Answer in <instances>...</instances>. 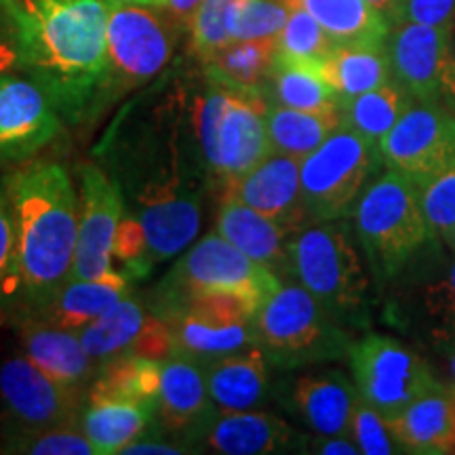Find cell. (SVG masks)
Segmentation results:
<instances>
[{
	"label": "cell",
	"instance_id": "1",
	"mask_svg": "<svg viewBox=\"0 0 455 455\" xmlns=\"http://www.w3.org/2000/svg\"><path fill=\"white\" fill-rule=\"evenodd\" d=\"M20 72L34 78L61 116L83 121L104 108L106 0H0Z\"/></svg>",
	"mask_w": 455,
	"mask_h": 455
},
{
	"label": "cell",
	"instance_id": "2",
	"mask_svg": "<svg viewBox=\"0 0 455 455\" xmlns=\"http://www.w3.org/2000/svg\"><path fill=\"white\" fill-rule=\"evenodd\" d=\"M17 230L20 301L36 312L70 281L78 241V195L60 163L28 161L4 178Z\"/></svg>",
	"mask_w": 455,
	"mask_h": 455
},
{
	"label": "cell",
	"instance_id": "3",
	"mask_svg": "<svg viewBox=\"0 0 455 455\" xmlns=\"http://www.w3.org/2000/svg\"><path fill=\"white\" fill-rule=\"evenodd\" d=\"M352 230L378 295L388 291L441 238L426 218L418 188L388 169L358 198Z\"/></svg>",
	"mask_w": 455,
	"mask_h": 455
},
{
	"label": "cell",
	"instance_id": "4",
	"mask_svg": "<svg viewBox=\"0 0 455 455\" xmlns=\"http://www.w3.org/2000/svg\"><path fill=\"white\" fill-rule=\"evenodd\" d=\"M289 278L315 295L346 329H369L373 281L361 258L355 230L344 220L321 221L293 232L287 244Z\"/></svg>",
	"mask_w": 455,
	"mask_h": 455
},
{
	"label": "cell",
	"instance_id": "5",
	"mask_svg": "<svg viewBox=\"0 0 455 455\" xmlns=\"http://www.w3.org/2000/svg\"><path fill=\"white\" fill-rule=\"evenodd\" d=\"M270 100L266 89H236L213 83L196 101L195 131L212 175L235 180L272 152Z\"/></svg>",
	"mask_w": 455,
	"mask_h": 455
},
{
	"label": "cell",
	"instance_id": "6",
	"mask_svg": "<svg viewBox=\"0 0 455 455\" xmlns=\"http://www.w3.org/2000/svg\"><path fill=\"white\" fill-rule=\"evenodd\" d=\"M281 284L283 278L276 272L258 264L215 232L188 249L164 276L152 298V312L167 318L186 299L198 295H232L258 315Z\"/></svg>",
	"mask_w": 455,
	"mask_h": 455
},
{
	"label": "cell",
	"instance_id": "7",
	"mask_svg": "<svg viewBox=\"0 0 455 455\" xmlns=\"http://www.w3.org/2000/svg\"><path fill=\"white\" fill-rule=\"evenodd\" d=\"M258 346L275 367L298 369L348 356L352 335L299 283L284 278L255 315Z\"/></svg>",
	"mask_w": 455,
	"mask_h": 455
},
{
	"label": "cell",
	"instance_id": "8",
	"mask_svg": "<svg viewBox=\"0 0 455 455\" xmlns=\"http://www.w3.org/2000/svg\"><path fill=\"white\" fill-rule=\"evenodd\" d=\"M379 298L384 321L419 350L455 344V253L443 238Z\"/></svg>",
	"mask_w": 455,
	"mask_h": 455
},
{
	"label": "cell",
	"instance_id": "9",
	"mask_svg": "<svg viewBox=\"0 0 455 455\" xmlns=\"http://www.w3.org/2000/svg\"><path fill=\"white\" fill-rule=\"evenodd\" d=\"M382 167L379 146L341 124L315 152L301 158V201L308 226L352 215Z\"/></svg>",
	"mask_w": 455,
	"mask_h": 455
},
{
	"label": "cell",
	"instance_id": "10",
	"mask_svg": "<svg viewBox=\"0 0 455 455\" xmlns=\"http://www.w3.org/2000/svg\"><path fill=\"white\" fill-rule=\"evenodd\" d=\"M106 84L104 104L138 89L163 72L178 41L180 24L152 4L106 0Z\"/></svg>",
	"mask_w": 455,
	"mask_h": 455
},
{
	"label": "cell",
	"instance_id": "11",
	"mask_svg": "<svg viewBox=\"0 0 455 455\" xmlns=\"http://www.w3.org/2000/svg\"><path fill=\"white\" fill-rule=\"evenodd\" d=\"M346 358L358 396L388 419L415 398L445 386L436 378L430 358L392 335L365 333L352 341Z\"/></svg>",
	"mask_w": 455,
	"mask_h": 455
},
{
	"label": "cell",
	"instance_id": "12",
	"mask_svg": "<svg viewBox=\"0 0 455 455\" xmlns=\"http://www.w3.org/2000/svg\"><path fill=\"white\" fill-rule=\"evenodd\" d=\"M83 395L55 384L24 352L0 363V435L76 422L83 415Z\"/></svg>",
	"mask_w": 455,
	"mask_h": 455
},
{
	"label": "cell",
	"instance_id": "13",
	"mask_svg": "<svg viewBox=\"0 0 455 455\" xmlns=\"http://www.w3.org/2000/svg\"><path fill=\"white\" fill-rule=\"evenodd\" d=\"M384 169L422 188L455 158V114L441 104H415L379 141Z\"/></svg>",
	"mask_w": 455,
	"mask_h": 455
},
{
	"label": "cell",
	"instance_id": "14",
	"mask_svg": "<svg viewBox=\"0 0 455 455\" xmlns=\"http://www.w3.org/2000/svg\"><path fill=\"white\" fill-rule=\"evenodd\" d=\"M123 215L121 184L98 164H83L78 190V241L70 281H91L116 275L112 243Z\"/></svg>",
	"mask_w": 455,
	"mask_h": 455
},
{
	"label": "cell",
	"instance_id": "15",
	"mask_svg": "<svg viewBox=\"0 0 455 455\" xmlns=\"http://www.w3.org/2000/svg\"><path fill=\"white\" fill-rule=\"evenodd\" d=\"M61 133V114L28 74H0V163L24 164Z\"/></svg>",
	"mask_w": 455,
	"mask_h": 455
},
{
	"label": "cell",
	"instance_id": "16",
	"mask_svg": "<svg viewBox=\"0 0 455 455\" xmlns=\"http://www.w3.org/2000/svg\"><path fill=\"white\" fill-rule=\"evenodd\" d=\"M180 156L173 150L171 167L150 180L138 195V213L144 224L152 264L173 259L186 251L201 230V204L181 178Z\"/></svg>",
	"mask_w": 455,
	"mask_h": 455
},
{
	"label": "cell",
	"instance_id": "17",
	"mask_svg": "<svg viewBox=\"0 0 455 455\" xmlns=\"http://www.w3.org/2000/svg\"><path fill=\"white\" fill-rule=\"evenodd\" d=\"M301 161L272 150L264 161L224 181L221 196L236 198L255 212L268 215L287 230L298 232L308 226L301 201Z\"/></svg>",
	"mask_w": 455,
	"mask_h": 455
},
{
	"label": "cell",
	"instance_id": "18",
	"mask_svg": "<svg viewBox=\"0 0 455 455\" xmlns=\"http://www.w3.org/2000/svg\"><path fill=\"white\" fill-rule=\"evenodd\" d=\"M20 312L15 329L21 352L61 388L87 398L95 378V361L84 352L78 333L53 325L36 312Z\"/></svg>",
	"mask_w": 455,
	"mask_h": 455
},
{
	"label": "cell",
	"instance_id": "19",
	"mask_svg": "<svg viewBox=\"0 0 455 455\" xmlns=\"http://www.w3.org/2000/svg\"><path fill=\"white\" fill-rule=\"evenodd\" d=\"M449 26L403 21L392 28L386 41L392 78L401 83L418 104H439Z\"/></svg>",
	"mask_w": 455,
	"mask_h": 455
},
{
	"label": "cell",
	"instance_id": "20",
	"mask_svg": "<svg viewBox=\"0 0 455 455\" xmlns=\"http://www.w3.org/2000/svg\"><path fill=\"white\" fill-rule=\"evenodd\" d=\"M155 415L169 435L184 441L203 439L204 428L215 415L203 363L184 355L164 358Z\"/></svg>",
	"mask_w": 455,
	"mask_h": 455
},
{
	"label": "cell",
	"instance_id": "21",
	"mask_svg": "<svg viewBox=\"0 0 455 455\" xmlns=\"http://www.w3.org/2000/svg\"><path fill=\"white\" fill-rule=\"evenodd\" d=\"M204 445L221 455H268L306 445L291 426L266 411H215L204 428Z\"/></svg>",
	"mask_w": 455,
	"mask_h": 455
},
{
	"label": "cell",
	"instance_id": "22",
	"mask_svg": "<svg viewBox=\"0 0 455 455\" xmlns=\"http://www.w3.org/2000/svg\"><path fill=\"white\" fill-rule=\"evenodd\" d=\"M215 232L258 264L276 272L283 281L289 278L287 244L293 232L268 215L255 212L236 198L221 196Z\"/></svg>",
	"mask_w": 455,
	"mask_h": 455
},
{
	"label": "cell",
	"instance_id": "23",
	"mask_svg": "<svg viewBox=\"0 0 455 455\" xmlns=\"http://www.w3.org/2000/svg\"><path fill=\"white\" fill-rule=\"evenodd\" d=\"M289 405L318 435H348L358 392L339 371L298 375L289 386Z\"/></svg>",
	"mask_w": 455,
	"mask_h": 455
},
{
	"label": "cell",
	"instance_id": "24",
	"mask_svg": "<svg viewBox=\"0 0 455 455\" xmlns=\"http://www.w3.org/2000/svg\"><path fill=\"white\" fill-rule=\"evenodd\" d=\"M388 422L405 453H455V403L447 386L415 398Z\"/></svg>",
	"mask_w": 455,
	"mask_h": 455
},
{
	"label": "cell",
	"instance_id": "25",
	"mask_svg": "<svg viewBox=\"0 0 455 455\" xmlns=\"http://www.w3.org/2000/svg\"><path fill=\"white\" fill-rule=\"evenodd\" d=\"M268 365V356L259 346L203 363L215 407L221 411H247L259 407L270 388Z\"/></svg>",
	"mask_w": 455,
	"mask_h": 455
},
{
	"label": "cell",
	"instance_id": "26",
	"mask_svg": "<svg viewBox=\"0 0 455 455\" xmlns=\"http://www.w3.org/2000/svg\"><path fill=\"white\" fill-rule=\"evenodd\" d=\"M167 323L173 333V355L190 356L198 363H209L232 352L258 346L253 321L181 312L167 318Z\"/></svg>",
	"mask_w": 455,
	"mask_h": 455
},
{
	"label": "cell",
	"instance_id": "27",
	"mask_svg": "<svg viewBox=\"0 0 455 455\" xmlns=\"http://www.w3.org/2000/svg\"><path fill=\"white\" fill-rule=\"evenodd\" d=\"M129 289V276L124 272H116L106 278H91V281L74 278L55 293V298L44 308L36 310V315L47 318L57 327L78 333L127 298Z\"/></svg>",
	"mask_w": 455,
	"mask_h": 455
},
{
	"label": "cell",
	"instance_id": "28",
	"mask_svg": "<svg viewBox=\"0 0 455 455\" xmlns=\"http://www.w3.org/2000/svg\"><path fill=\"white\" fill-rule=\"evenodd\" d=\"M161 373L163 361L135 352H121L101 363L95 371L84 405L95 401H133L155 409L161 390Z\"/></svg>",
	"mask_w": 455,
	"mask_h": 455
},
{
	"label": "cell",
	"instance_id": "29",
	"mask_svg": "<svg viewBox=\"0 0 455 455\" xmlns=\"http://www.w3.org/2000/svg\"><path fill=\"white\" fill-rule=\"evenodd\" d=\"M287 9H304L325 28L335 44H386L390 21L365 0H281Z\"/></svg>",
	"mask_w": 455,
	"mask_h": 455
},
{
	"label": "cell",
	"instance_id": "30",
	"mask_svg": "<svg viewBox=\"0 0 455 455\" xmlns=\"http://www.w3.org/2000/svg\"><path fill=\"white\" fill-rule=\"evenodd\" d=\"M155 409L133 401H95L83 409L81 426L95 455L123 453L146 435Z\"/></svg>",
	"mask_w": 455,
	"mask_h": 455
},
{
	"label": "cell",
	"instance_id": "31",
	"mask_svg": "<svg viewBox=\"0 0 455 455\" xmlns=\"http://www.w3.org/2000/svg\"><path fill=\"white\" fill-rule=\"evenodd\" d=\"M323 70L339 104L392 81L386 44H335L323 61Z\"/></svg>",
	"mask_w": 455,
	"mask_h": 455
},
{
	"label": "cell",
	"instance_id": "32",
	"mask_svg": "<svg viewBox=\"0 0 455 455\" xmlns=\"http://www.w3.org/2000/svg\"><path fill=\"white\" fill-rule=\"evenodd\" d=\"M270 104L295 108V110H333L339 98L327 81L323 61H299L275 55L270 72Z\"/></svg>",
	"mask_w": 455,
	"mask_h": 455
},
{
	"label": "cell",
	"instance_id": "33",
	"mask_svg": "<svg viewBox=\"0 0 455 455\" xmlns=\"http://www.w3.org/2000/svg\"><path fill=\"white\" fill-rule=\"evenodd\" d=\"M341 110H295V108L270 104L268 135L272 150L283 155L306 158L341 127Z\"/></svg>",
	"mask_w": 455,
	"mask_h": 455
},
{
	"label": "cell",
	"instance_id": "34",
	"mask_svg": "<svg viewBox=\"0 0 455 455\" xmlns=\"http://www.w3.org/2000/svg\"><path fill=\"white\" fill-rule=\"evenodd\" d=\"M413 104L415 100L411 98V93L392 78L382 87L341 101V123L361 138L379 146V141L390 133L398 118Z\"/></svg>",
	"mask_w": 455,
	"mask_h": 455
},
{
	"label": "cell",
	"instance_id": "35",
	"mask_svg": "<svg viewBox=\"0 0 455 455\" xmlns=\"http://www.w3.org/2000/svg\"><path fill=\"white\" fill-rule=\"evenodd\" d=\"M276 55V38L232 41L204 64L209 81L236 89H264Z\"/></svg>",
	"mask_w": 455,
	"mask_h": 455
},
{
	"label": "cell",
	"instance_id": "36",
	"mask_svg": "<svg viewBox=\"0 0 455 455\" xmlns=\"http://www.w3.org/2000/svg\"><path fill=\"white\" fill-rule=\"evenodd\" d=\"M148 316L150 312L144 308V304L127 295L93 323H89L83 331H78V338H81L84 352L95 363H104L108 358L131 350L133 341L144 329Z\"/></svg>",
	"mask_w": 455,
	"mask_h": 455
},
{
	"label": "cell",
	"instance_id": "37",
	"mask_svg": "<svg viewBox=\"0 0 455 455\" xmlns=\"http://www.w3.org/2000/svg\"><path fill=\"white\" fill-rule=\"evenodd\" d=\"M0 451L21 455H93L95 449L83 432L81 419L36 432H4Z\"/></svg>",
	"mask_w": 455,
	"mask_h": 455
},
{
	"label": "cell",
	"instance_id": "38",
	"mask_svg": "<svg viewBox=\"0 0 455 455\" xmlns=\"http://www.w3.org/2000/svg\"><path fill=\"white\" fill-rule=\"evenodd\" d=\"M289 20L281 0H232L226 13V28L232 41L276 38Z\"/></svg>",
	"mask_w": 455,
	"mask_h": 455
},
{
	"label": "cell",
	"instance_id": "39",
	"mask_svg": "<svg viewBox=\"0 0 455 455\" xmlns=\"http://www.w3.org/2000/svg\"><path fill=\"white\" fill-rule=\"evenodd\" d=\"M333 49V38L308 11L289 9L287 24L276 36V55L299 61H325Z\"/></svg>",
	"mask_w": 455,
	"mask_h": 455
},
{
	"label": "cell",
	"instance_id": "40",
	"mask_svg": "<svg viewBox=\"0 0 455 455\" xmlns=\"http://www.w3.org/2000/svg\"><path fill=\"white\" fill-rule=\"evenodd\" d=\"M20 301V266H17V230L7 184L0 180V310L17 308Z\"/></svg>",
	"mask_w": 455,
	"mask_h": 455
},
{
	"label": "cell",
	"instance_id": "41",
	"mask_svg": "<svg viewBox=\"0 0 455 455\" xmlns=\"http://www.w3.org/2000/svg\"><path fill=\"white\" fill-rule=\"evenodd\" d=\"M232 0H203L201 7L188 21L190 30V47L198 60L207 61L220 49L232 43L230 34L226 28V13Z\"/></svg>",
	"mask_w": 455,
	"mask_h": 455
},
{
	"label": "cell",
	"instance_id": "42",
	"mask_svg": "<svg viewBox=\"0 0 455 455\" xmlns=\"http://www.w3.org/2000/svg\"><path fill=\"white\" fill-rule=\"evenodd\" d=\"M350 436L363 455L405 453L390 428L388 418L369 405L367 401H363L361 396H358L355 413H352Z\"/></svg>",
	"mask_w": 455,
	"mask_h": 455
},
{
	"label": "cell",
	"instance_id": "43",
	"mask_svg": "<svg viewBox=\"0 0 455 455\" xmlns=\"http://www.w3.org/2000/svg\"><path fill=\"white\" fill-rule=\"evenodd\" d=\"M112 255L127 268L129 278H144L155 268L150 259V249H148L144 224L135 212H124L121 224L116 228V235H114Z\"/></svg>",
	"mask_w": 455,
	"mask_h": 455
},
{
	"label": "cell",
	"instance_id": "44",
	"mask_svg": "<svg viewBox=\"0 0 455 455\" xmlns=\"http://www.w3.org/2000/svg\"><path fill=\"white\" fill-rule=\"evenodd\" d=\"M419 198L432 230L445 238L455 226V158L428 184L419 188Z\"/></svg>",
	"mask_w": 455,
	"mask_h": 455
},
{
	"label": "cell",
	"instance_id": "45",
	"mask_svg": "<svg viewBox=\"0 0 455 455\" xmlns=\"http://www.w3.org/2000/svg\"><path fill=\"white\" fill-rule=\"evenodd\" d=\"M455 15V0H405L403 21L426 26H449Z\"/></svg>",
	"mask_w": 455,
	"mask_h": 455
},
{
	"label": "cell",
	"instance_id": "46",
	"mask_svg": "<svg viewBox=\"0 0 455 455\" xmlns=\"http://www.w3.org/2000/svg\"><path fill=\"white\" fill-rule=\"evenodd\" d=\"M439 104L445 110L455 114V15L449 26L447 51L441 68V83H439Z\"/></svg>",
	"mask_w": 455,
	"mask_h": 455
},
{
	"label": "cell",
	"instance_id": "47",
	"mask_svg": "<svg viewBox=\"0 0 455 455\" xmlns=\"http://www.w3.org/2000/svg\"><path fill=\"white\" fill-rule=\"evenodd\" d=\"M310 453H321V455H358L361 449L355 443V439L348 435H318L315 432L310 441H306Z\"/></svg>",
	"mask_w": 455,
	"mask_h": 455
},
{
	"label": "cell",
	"instance_id": "48",
	"mask_svg": "<svg viewBox=\"0 0 455 455\" xmlns=\"http://www.w3.org/2000/svg\"><path fill=\"white\" fill-rule=\"evenodd\" d=\"M123 453L129 455H184L190 453V449L184 447L180 441H163V439H144V435L138 441H133Z\"/></svg>",
	"mask_w": 455,
	"mask_h": 455
},
{
	"label": "cell",
	"instance_id": "49",
	"mask_svg": "<svg viewBox=\"0 0 455 455\" xmlns=\"http://www.w3.org/2000/svg\"><path fill=\"white\" fill-rule=\"evenodd\" d=\"M203 0H158L156 7L163 9L169 17H173L180 26L188 28V21L195 15V11L201 7Z\"/></svg>",
	"mask_w": 455,
	"mask_h": 455
},
{
	"label": "cell",
	"instance_id": "50",
	"mask_svg": "<svg viewBox=\"0 0 455 455\" xmlns=\"http://www.w3.org/2000/svg\"><path fill=\"white\" fill-rule=\"evenodd\" d=\"M432 355L436 356V363H439V371H435L436 378H439L447 388H453L455 386V344L432 352Z\"/></svg>",
	"mask_w": 455,
	"mask_h": 455
},
{
	"label": "cell",
	"instance_id": "51",
	"mask_svg": "<svg viewBox=\"0 0 455 455\" xmlns=\"http://www.w3.org/2000/svg\"><path fill=\"white\" fill-rule=\"evenodd\" d=\"M20 70V55H17L13 38L0 26V74Z\"/></svg>",
	"mask_w": 455,
	"mask_h": 455
},
{
	"label": "cell",
	"instance_id": "52",
	"mask_svg": "<svg viewBox=\"0 0 455 455\" xmlns=\"http://www.w3.org/2000/svg\"><path fill=\"white\" fill-rule=\"evenodd\" d=\"M365 3L371 4L373 9H378L379 13L390 21L392 28L403 24V7H405V0H365Z\"/></svg>",
	"mask_w": 455,
	"mask_h": 455
},
{
	"label": "cell",
	"instance_id": "53",
	"mask_svg": "<svg viewBox=\"0 0 455 455\" xmlns=\"http://www.w3.org/2000/svg\"><path fill=\"white\" fill-rule=\"evenodd\" d=\"M443 241H445V244H447V247H449V249H451V251L455 253V226L451 228V232H449V235H447L445 238H443Z\"/></svg>",
	"mask_w": 455,
	"mask_h": 455
},
{
	"label": "cell",
	"instance_id": "54",
	"mask_svg": "<svg viewBox=\"0 0 455 455\" xmlns=\"http://www.w3.org/2000/svg\"><path fill=\"white\" fill-rule=\"evenodd\" d=\"M131 3H140V4H152V7H156L158 0H131Z\"/></svg>",
	"mask_w": 455,
	"mask_h": 455
},
{
	"label": "cell",
	"instance_id": "55",
	"mask_svg": "<svg viewBox=\"0 0 455 455\" xmlns=\"http://www.w3.org/2000/svg\"><path fill=\"white\" fill-rule=\"evenodd\" d=\"M4 323V310H0V325Z\"/></svg>",
	"mask_w": 455,
	"mask_h": 455
},
{
	"label": "cell",
	"instance_id": "56",
	"mask_svg": "<svg viewBox=\"0 0 455 455\" xmlns=\"http://www.w3.org/2000/svg\"><path fill=\"white\" fill-rule=\"evenodd\" d=\"M449 390H451V395H453V403H455V386H453V388H449Z\"/></svg>",
	"mask_w": 455,
	"mask_h": 455
}]
</instances>
